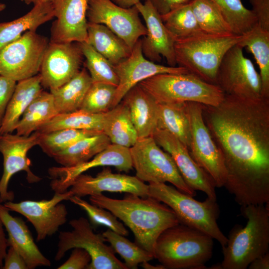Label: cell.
Segmentation results:
<instances>
[{
    "mask_svg": "<svg viewBox=\"0 0 269 269\" xmlns=\"http://www.w3.org/2000/svg\"><path fill=\"white\" fill-rule=\"evenodd\" d=\"M89 200L122 221L133 233L135 242L153 255L159 235L179 223L170 207L150 196L141 197L127 193L123 199H117L102 193L90 196Z\"/></svg>",
    "mask_w": 269,
    "mask_h": 269,
    "instance_id": "2",
    "label": "cell"
},
{
    "mask_svg": "<svg viewBox=\"0 0 269 269\" xmlns=\"http://www.w3.org/2000/svg\"><path fill=\"white\" fill-rule=\"evenodd\" d=\"M102 131L111 143L128 148L138 139L129 111L121 102L105 113Z\"/></svg>",
    "mask_w": 269,
    "mask_h": 269,
    "instance_id": "28",
    "label": "cell"
},
{
    "mask_svg": "<svg viewBox=\"0 0 269 269\" xmlns=\"http://www.w3.org/2000/svg\"><path fill=\"white\" fill-rule=\"evenodd\" d=\"M243 35H215L202 33L176 40L177 65L202 80L216 85L218 68L226 52L237 44Z\"/></svg>",
    "mask_w": 269,
    "mask_h": 269,
    "instance_id": "5",
    "label": "cell"
},
{
    "mask_svg": "<svg viewBox=\"0 0 269 269\" xmlns=\"http://www.w3.org/2000/svg\"></svg>",
    "mask_w": 269,
    "mask_h": 269,
    "instance_id": "54",
    "label": "cell"
},
{
    "mask_svg": "<svg viewBox=\"0 0 269 269\" xmlns=\"http://www.w3.org/2000/svg\"><path fill=\"white\" fill-rule=\"evenodd\" d=\"M139 85L158 104L196 102L217 106L225 97L217 85L190 73H163L149 77Z\"/></svg>",
    "mask_w": 269,
    "mask_h": 269,
    "instance_id": "7",
    "label": "cell"
},
{
    "mask_svg": "<svg viewBox=\"0 0 269 269\" xmlns=\"http://www.w3.org/2000/svg\"><path fill=\"white\" fill-rule=\"evenodd\" d=\"M194 0H149L160 15L167 13L182 5L191 3Z\"/></svg>",
    "mask_w": 269,
    "mask_h": 269,
    "instance_id": "47",
    "label": "cell"
},
{
    "mask_svg": "<svg viewBox=\"0 0 269 269\" xmlns=\"http://www.w3.org/2000/svg\"><path fill=\"white\" fill-rule=\"evenodd\" d=\"M58 114L52 94L42 90L22 114L15 128L16 134L28 136Z\"/></svg>",
    "mask_w": 269,
    "mask_h": 269,
    "instance_id": "30",
    "label": "cell"
},
{
    "mask_svg": "<svg viewBox=\"0 0 269 269\" xmlns=\"http://www.w3.org/2000/svg\"><path fill=\"white\" fill-rule=\"evenodd\" d=\"M54 17L52 1L34 4L27 13L13 20L0 22V51L27 31H36L42 24Z\"/></svg>",
    "mask_w": 269,
    "mask_h": 269,
    "instance_id": "25",
    "label": "cell"
},
{
    "mask_svg": "<svg viewBox=\"0 0 269 269\" xmlns=\"http://www.w3.org/2000/svg\"><path fill=\"white\" fill-rule=\"evenodd\" d=\"M269 203L242 206L241 212L248 221L244 227H234L226 245L222 247L223 259L214 269H246L269 249Z\"/></svg>",
    "mask_w": 269,
    "mask_h": 269,
    "instance_id": "3",
    "label": "cell"
},
{
    "mask_svg": "<svg viewBox=\"0 0 269 269\" xmlns=\"http://www.w3.org/2000/svg\"><path fill=\"white\" fill-rule=\"evenodd\" d=\"M72 196V193L69 190L63 193L55 192L49 200H25L17 203L6 201L3 205L9 211L25 217L36 231V241H40L55 234L66 222L67 209L61 202L69 200Z\"/></svg>",
    "mask_w": 269,
    "mask_h": 269,
    "instance_id": "15",
    "label": "cell"
},
{
    "mask_svg": "<svg viewBox=\"0 0 269 269\" xmlns=\"http://www.w3.org/2000/svg\"><path fill=\"white\" fill-rule=\"evenodd\" d=\"M111 144L103 133L82 138L52 157L62 166H73L86 162Z\"/></svg>",
    "mask_w": 269,
    "mask_h": 269,
    "instance_id": "31",
    "label": "cell"
},
{
    "mask_svg": "<svg viewBox=\"0 0 269 269\" xmlns=\"http://www.w3.org/2000/svg\"><path fill=\"white\" fill-rule=\"evenodd\" d=\"M89 0H53L56 20L51 28V41H86L87 11Z\"/></svg>",
    "mask_w": 269,
    "mask_h": 269,
    "instance_id": "22",
    "label": "cell"
},
{
    "mask_svg": "<svg viewBox=\"0 0 269 269\" xmlns=\"http://www.w3.org/2000/svg\"><path fill=\"white\" fill-rule=\"evenodd\" d=\"M113 66L119 83L116 88L112 108L121 102L131 88L149 77L163 73H189L184 67L162 65L146 59L142 53L140 39L132 48L130 55Z\"/></svg>",
    "mask_w": 269,
    "mask_h": 269,
    "instance_id": "18",
    "label": "cell"
},
{
    "mask_svg": "<svg viewBox=\"0 0 269 269\" xmlns=\"http://www.w3.org/2000/svg\"><path fill=\"white\" fill-rule=\"evenodd\" d=\"M91 258L89 253L80 248L73 249L68 259L58 269H85L90 263Z\"/></svg>",
    "mask_w": 269,
    "mask_h": 269,
    "instance_id": "43",
    "label": "cell"
},
{
    "mask_svg": "<svg viewBox=\"0 0 269 269\" xmlns=\"http://www.w3.org/2000/svg\"><path fill=\"white\" fill-rule=\"evenodd\" d=\"M103 132L93 130L64 129L40 134L38 145L52 157L55 153L70 146L76 141Z\"/></svg>",
    "mask_w": 269,
    "mask_h": 269,
    "instance_id": "39",
    "label": "cell"
},
{
    "mask_svg": "<svg viewBox=\"0 0 269 269\" xmlns=\"http://www.w3.org/2000/svg\"><path fill=\"white\" fill-rule=\"evenodd\" d=\"M105 241L109 242L115 253L125 261L128 269H136L138 265L153 260V255L135 243L130 241L124 236L108 229L103 233Z\"/></svg>",
    "mask_w": 269,
    "mask_h": 269,
    "instance_id": "38",
    "label": "cell"
},
{
    "mask_svg": "<svg viewBox=\"0 0 269 269\" xmlns=\"http://www.w3.org/2000/svg\"><path fill=\"white\" fill-rule=\"evenodd\" d=\"M92 83L89 73L83 68L63 85L50 90L58 114L79 110Z\"/></svg>",
    "mask_w": 269,
    "mask_h": 269,
    "instance_id": "29",
    "label": "cell"
},
{
    "mask_svg": "<svg viewBox=\"0 0 269 269\" xmlns=\"http://www.w3.org/2000/svg\"><path fill=\"white\" fill-rule=\"evenodd\" d=\"M69 200L83 209L87 214L90 223L94 226H104L124 236L129 235L128 230L118 218L110 211L90 203L77 196H72Z\"/></svg>",
    "mask_w": 269,
    "mask_h": 269,
    "instance_id": "42",
    "label": "cell"
},
{
    "mask_svg": "<svg viewBox=\"0 0 269 269\" xmlns=\"http://www.w3.org/2000/svg\"><path fill=\"white\" fill-rule=\"evenodd\" d=\"M140 266L145 269H165L161 265L153 266L148 263V262H143L140 264Z\"/></svg>",
    "mask_w": 269,
    "mask_h": 269,
    "instance_id": "51",
    "label": "cell"
},
{
    "mask_svg": "<svg viewBox=\"0 0 269 269\" xmlns=\"http://www.w3.org/2000/svg\"><path fill=\"white\" fill-rule=\"evenodd\" d=\"M105 113L92 114L78 110L58 114L36 131L44 134L61 129H73L103 132Z\"/></svg>",
    "mask_w": 269,
    "mask_h": 269,
    "instance_id": "34",
    "label": "cell"
},
{
    "mask_svg": "<svg viewBox=\"0 0 269 269\" xmlns=\"http://www.w3.org/2000/svg\"><path fill=\"white\" fill-rule=\"evenodd\" d=\"M238 44L254 55L260 68L263 97L269 98V31L257 24Z\"/></svg>",
    "mask_w": 269,
    "mask_h": 269,
    "instance_id": "33",
    "label": "cell"
},
{
    "mask_svg": "<svg viewBox=\"0 0 269 269\" xmlns=\"http://www.w3.org/2000/svg\"><path fill=\"white\" fill-rule=\"evenodd\" d=\"M69 224L72 228L71 231L59 233L55 261L62 259L69 250L80 248L87 251L91 258L87 269H128L116 257L112 247L105 243L102 234L93 231L88 219L81 217L71 220Z\"/></svg>",
    "mask_w": 269,
    "mask_h": 269,
    "instance_id": "9",
    "label": "cell"
},
{
    "mask_svg": "<svg viewBox=\"0 0 269 269\" xmlns=\"http://www.w3.org/2000/svg\"><path fill=\"white\" fill-rule=\"evenodd\" d=\"M6 252L3 260V269H28L26 264L19 252L12 246Z\"/></svg>",
    "mask_w": 269,
    "mask_h": 269,
    "instance_id": "46",
    "label": "cell"
},
{
    "mask_svg": "<svg viewBox=\"0 0 269 269\" xmlns=\"http://www.w3.org/2000/svg\"><path fill=\"white\" fill-rule=\"evenodd\" d=\"M156 143L170 154L186 184L194 191L204 192L216 200V188L210 176L191 157L187 147L166 131L156 128L152 135Z\"/></svg>",
    "mask_w": 269,
    "mask_h": 269,
    "instance_id": "17",
    "label": "cell"
},
{
    "mask_svg": "<svg viewBox=\"0 0 269 269\" xmlns=\"http://www.w3.org/2000/svg\"><path fill=\"white\" fill-rule=\"evenodd\" d=\"M136 176L148 183H171L179 190L193 197L196 191L185 182L169 153L161 149L152 136L138 138L130 148Z\"/></svg>",
    "mask_w": 269,
    "mask_h": 269,
    "instance_id": "8",
    "label": "cell"
},
{
    "mask_svg": "<svg viewBox=\"0 0 269 269\" xmlns=\"http://www.w3.org/2000/svg\"><path fill=\"white\" fill-rule=\"evenodd\" d=\"M148 196L164 203L174 212L179 224L197 229L216 240L224 247L228 238L217 224L219 208L208 197L200 202L165 183H149Z\"/></svg>",
    "mask_w": 269,
    "mask_h": 269,
    "instance_id": "6",
    "label": "cell"
},
{
    "mask_svg": "<svg viewBox=\"0 0 269 269\" xmlns=\"http://www.w3.org/2000/svg\"><path fill=\"white\" fill-rule=\"evenodd\" d=\"M218 8L233 33L244 35L257 24L252 10L246 8L241 0H210Z\"/></svg>",
    "mask_w": 269,
    "mask_h": 269,
    "instance_id": "36",
    "label": "cell"
},
{
    "mask_svg": "<svg viewBox=\"0 0 269 269\" xmlns=\"http://www.w3.org/2000/svg\"><path fill=\"white\" fill-rule=\"evenodd\" d=\"M128 109L138 138L152 136L157 128L158 103L139 84L121 101Z\"/></svg>",
    "mask_w": 269,
    "mask_h": 269,
    "instance_id": "24",
    "label": "cell"
},
{
    "mask_svg": "<svg viewBox=\"0 0 269 269\" xmlns=\"http://www.w3.org/2000/svg\"><path fill=\"white\" fill-rule=\"evenodd\" d=\"M40 134L35 131L28 136L6 133L0 134V152L3 158V172L0 180V203L12 201L14 194L7 190L11 177L23 171L28 183L39 182L41 178L34 174L27 156L29 150L38 145Z\"/></svg>",
    "mask_w": 269,
    "mask_h": 269,
    "instance_id": "14",
    "label": "cell"
},
{
    "mask_svg": "<svg viewBox=\"0 0 269 269\" xmlns=\"http://www.w3.org/2000/svg\"><path fill=\"white\" fill-rule=\"evenodd\" d=\"M202 116L223 157L224 187L241 205L269 203V98L225 94Z\"/></svg>",
    "mask_w": 269,
    "mask_h": 269,
    "instance_id": "1",
    "label": "cell"
},
{
    "mask_svg": "<svg viewBox=\"0 0 269 269\" xmlns=\"http://www.w3.org/2000/svg\"><path fill=\"white\" fill-rule=\"evenodd\" d=\"M213 248L211 236L178 223L159 235L153 256L165 269H205Z\"/></svg>",
    "mask_w": 269,
    "mask_h": 269,
    "instance_id": "4",
    "label": "cell"
},
{
    "mask_svg": "<svg viewBox=\"0 0 269 269\" xmlns=\"http://www.w3.org/2000/svg\"><path fill=\"white\" fill-rule=\"evenodd\" d=\"M48 43L36 31L24 32L0 51V75L18 82L37 75Z\"/></svg>",
    "mask_w": 269,
    "mask_h": 269,
    "instance_id": "10",
    "label": "cell"
},
{
    "mask_svg": "<svg viewBox=\"0 0 269 269\" xmlns=\"http://www.w3.org/2000/svg\"><path fill=\"white\" fill-rule=\"evenodd\" d=\"M82 56L78 44L51 41L39 71L42 86L51 90L69 81L79 72Z\"/></svg>",
    "mask_w": 269,
    "mask_h": 269,
    "instance_id": "16",
    "label": "cell"
},
{
    "mask_svg": "<svg viewBox=\"0 0 269 269\" xmlns=\"http://www.w3.org/2000/svg\"><path fill=\"white\" fill-rule=\"evenodd\" d=\"M191 5L201 30L215 35L234 34L217 6L210 0H194Z\"/></svg>",
    "mask_w": 269,
    "mask_h": 269,
    "instance_id": "37",
    "label": "cell"
},
{
    "mask_svg": "<svg viewBox=\"0 0 269 269\" xmlns=\"http://www.w3.org/2000/svg\"><path fill=\"white\" fill-rule=\"evenodd\" d=\"M86 42L113 66L127 59L132 52L123 39L102 24L88 22Z\"/></svg>",
    "mask_w": 269,
    "mask_h": 269,
    "instance_id": "27",
    "label": "cell"
},
{
    "mask_svg": "<svg viewBox=\"0 0 269 269\" xmlns=\"http://www.w3.org/2000/svg\"><path fill=\"white\" fill-rule=\"evenodd\" d=\"M8 247L9 245L7 239L5 237L3 225L0 219V268L3 266L4 258Z\"/></svg>",
    "mask_w": 269,
    "mask_h": 269,
    "instance_id": "48",
    "label": "cell"
},
{
    "mask_svg": "<svg viewBox=\"0 0 269 269\" xmlns=\"http://www.w3.org/2000/svg\"><path fill=\"white\" fill-rule=\"evenodd\" d=\"M216 85L226 95L252 99L264 97L260 73L238 44L224 55L218 69Z\"/></svg>",
    "mask_w": 269,
    "mask_h": 269,
    "instance_id": "11",
    "label": "cell"
},
{
    "mask_svg": "<svg viewBox=\"0 0 269 269\" xmlns=\"http://www.w3.org/2000/svg\"><path fill=\"white\" fill-rule=\"evenodd\" d=\"M8 208L0 203V219L8 234L9 246L14 247L22 257L28 269L38 267H50L51 262L35 244L25 223L21 218L13 217Z\"/></svg>",
    "mask_w": 269,
    "mask_h": 269,
    "instance_id": "23",
    "label": "cell"
},
{
    "mask_svg": "<svg viewBox=\"0 0 269 269\" xmlns=\"http://www.w3.org/2000/svg\"><path fill=\"white\" fill-rule=\"evenodd\" d=\"M69 190L73 196L82 197L102 194L103 192H125L141 197L148 196V185L136 176L114 173L104 168L96 176L84 174L78 176L72 182Z\"/></svg>",
    "mask_w": 269,
    "mask_h": 269,
    "instance_id": "21",
    "label": "cell"
},
{
    "mask_svg": "<svg viewBox=\"0 0 269 269\" xmlns=\"http://www.w3.org/2000/svg\"><path fill=\"white\" fill-rule=\"evenodd\" d=\"M42 91L40 74L18 82L0 127V134L15 130L25 109Z\"/></svg>",
    "mask_w": 269,
    "mask_h": 269,
    "instance_id": "26",
    "label": "cell"
},
{
    "mask_svg": "<svg viewBox=\"0 0 269 269\" xmlns=\"http://www.w3.org/2000/svg\"><path fill=\"white\" fill-rule=\"evenodd\" d=\"M86 66L93 82H101L117 86L119 80L114 66L86 41L78 43Z\"/></svg>",
    "mask_w": 269,
    "mask_h": 269,
    "instance_id": "40",
    "label": "cell"
},
{
    "mask_svg": "<svg viewBox=\"0 0 269 269\" xmlns=\"http://www.w3.org/2000/svg\"><path fill=\"white\" fill-rule=\"evenodd\" d=\"M114 166L120 171L128 172L133 168L130 148L111 143L89 160L69 167H52L48 173L53 178L52 189L56 193L68 191L73 180L89 169L98 166Z\"/></svg>",
    "mask_w": 269,
    "mask_h": 269,
    "instance_id": "19",
    "label": "cell"
},
{
    "mask_svg": "<svg viewBox=\"0 0 269 269\" xmlns=\"http://www.w3.org/2000/svg\"><path fill=\"white\" fill-rule=\"evenodd\" d=\"M157 128L166 131L173 135L189 150L190 124L186 102L158 104Z\"/></svg>",
    "mask_w": 269,
    "mask_h": 269,
    "instance_id": "32",
    "label": "cell"
},
{
    "mask_svg": "<svg viewBox=\"0 0 269 269\" xmlns=\"http://www.w3.org/2000/svg\"><path fill=\"white\" fill-rule=\"evenodd\" d=\"M248 268L250 269H269V252L255 259Z\"/></svg>",
    "mask_w": 269,
    "mask_h": 269,
    "instance_id": "49",
    "label": "cell"
},
{
    "mask_svg": "<svg viewBox=\"0 0 269 269\" xmlns=\"http://www.w3.org/2000/svg\"><path fill=\"white\" fill-rule=\"evenodd\" d=\"M25 4H29L33 3L36 4L41 2L53 1V0H20Z\"/></svg>",
    "mask_w": 269,
    "mask_h": 269,
    "instance_id": "52",
    "label": "cell"
},
{
    "mask_svg": "<svg viewBox=\"0 0 269 269\" xmlns=\"http://www.w3.org/2000/svg\"><path fill=\"white\" fill-rule=\"evenodd\" d=\"M161 17L175 41L204 33L197 21L191 3L180 6Z\"/></svg>",
    "mask_w": 269,
    "mask_h": 269,
    "instance_id": "35",
    "label": "cell"
},
{
    "mask_svg": "<svg viewBox=\"0 0 269 269\" xmlns=\"http://www.w3.org/2000/svg\"><path fill=\"white\" fill-rule=\"evenodd\" d=\"M16 85L15 81L0 75V127Z\"/></svg>",
    "mask_w": 269,
    "mask_h": 269,
    "instance_id": "44",
    "label": "cell"
},
{
    "mask_svg": "<svg viewBox=\"0 0 269 269\" xmlns=\"http://www.w3.org/2000/svg\"><path fill=\"white\" fill-rule=\"evenodd\" d=\"M139 14L135 5L124 8L111 0H89L87 18L88 22L107 26L132 49L140 37L147 33Z\"/></svg>",
    "mask_w": 269,
    "mask_h": 269,
    "instance_id": "13",
    "label": "cell"
},
{
    "mask_svg": "<svg viewBox=\"0 0 269 269\" xmlns=\"http://www.w3.org/2000/svg\"><path fill=\"white\" fill-rule=\"evenodd\" d=\"M252 6L257 24L269 31V0H249Z\"/></svg>",
    "mask_w": 269,
    "mask_h": 269,
    "instance_id": "45",
    "label": "cell"
},
{
    "mask_svg": "<svg viewBox=\"0 0 269 269\" xmlns=\"http://www.w3.org/2000/svg\"><path fill=\"white\" fill-rule=\"evenodd\" d=\"M135 6L143 17L147 29L146 35L141 39L144 56L155 63L160 62L163 57L168 66H176L175 40L165 27L161 15L149 0L138 2Z\"/></svg>",
    "mask_w": 269,
    "mask_h": 269,
    "instance_id": "20",
    "label": "cell"
},
{
    "mask_svg": "<svg viewBox=\"0 0 269 269\" xmlns=\"http://www.w3.org/2000/svg\"><path fill=\"white\" fill-rule=\"evenodd\" d=\"M186 105L190 124L189 153L216 187H223L227 176L224 160L203 120L202 104L189 102Z\"/></svg>",
    "mask_w": 269,
    "mask_h": 269,
    "instance_id": "12",
    "label": "cell"
},
{
    "mask_svg": "<svg viewBox=\"0 0 269 269\" xmlns=\"http://www.w3.org/2000/svg\"><path fill=\"white\" fill-rule=\"evenodd\" d=\"M118 5L124 8H130L135 5L141 0H111Z\"/></svg>",
    "mask_w": 269,
    "mask_h": 269,
    "instance_id": "50",
    "label": "cell"
},
{
    "mask_svg": "<svg viewBox=\"0 0 269 269\" xmlns=\"http://www.w3.org/2000/svg\"><path fill=\"white\" fill-rule=\"evenodd\" d=\"M117 86L93 82L79 110L92 114L105 113L112 109Z\"/></svg>",
    "mask_w": 269,
    "mask_h": 269,
    "instance_id": "41",
    "label": "cell"
},
{
    "mask_svg": "<svg viewBox=\"0 0 269 269\" xmlns=\"http://www.w3.org/2000/svg\"><path fill=\"white\" fill-rule=\"evenodd\" d=\"M6 7V5L4 3L0 2V12L3 11Z\"/></svg>",
    "mask_w": 269,
    "mask_h": 269,
    "instance_id": "53",
    "label": "cell"
}]
</instances>
